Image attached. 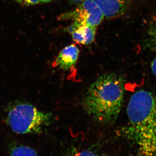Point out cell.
I'll list each match as a JSON object with an SVG mask.
<instances>
[{
    "mask_svg": "<svg viewBox=\"0 0 156 156\" xmlns=\"http://www.w3.org/2000/svg\"><path fill=\"white\" fill-rule=\"evenodd\" d=\"M129 123L122 132L136 146L138 154L156 155V96L140 90L132 95L127 108Z\"/></svg>",
    "mask_w": 156,
    "mask_h": 156,
    "instance_id": "1",
    "label": "cell"
},
{
    "mask_svg": "<svg viewBox=\"0 0 156 156\" xmlns=\"http://www.w3.org/2000/svg\"><path fill=\"white\" fill-rule=\"evenodd\" d=\"M124 89L121 76L115 73L100 76L90 85L85 96L87 113L101 124L114 123L122 108Z\"/></svg>",
    "mask_w": 156,
    "mask_h": 156,
    "instance_id": "2",
    "label": "cell"
},
{
    "mask_svg": "<svg viewBox=\"0 0 156 156\" xmlns=\"http://www.w3.org/2000/svg\"><path fill=\"white\" fill-rule=\"evenodd\" d=\"M51 115L40 111L28 103L17 104L11 107L7 122L12 131L17 134H36L50 119Z\"/></svg>",
    "mask_w": 156,
    "mask_h": 156,
    "instance_id": "3",
    "label": "cell"
},
{
    "mask_svg": "<svg viewBox=\"0 0 156 156\" xmlns=\"http://www.w3.org/2000/svg\"><path fill=\"white\" fill-rule=\"evenodd\" d=\"M104 18L103 13L93 0H85L73 10L61 14L58 19L71 20L80 24L97 27Z\"/></svg>",
    "mask_w": 156,
    "mask_h": 156,
    "instance_id": "4",
    "label": "cell"
},
{
    "mask_svg": "<svg viewBox=\"0 0 156 156\" xmlns=\"http://www.w3.org/2000/svg\"><path fill=\"white\" fill-rule=\"evenodd\" d=\"M105 17L113 19L124 16L131 9L133 0H93Z\"/></svg>",
    "mask_w": 156,
    "mask_h": 156,
    "instance_id": "5",
    "label": "cell"
},
{
    "mask_svg": "<svg viewBox=\"0 0 156 156\" xmlns=\"http://www.w3.org/2000/svg\"><path fill=\"white\" fill-rule=\"evenodd\" d=\"M97 28L95 27L73 22L68 28V31L71 34L73 40L77 43L88 45L94 41Z\"/></svg>",
    "mask_w": 156,
    "mask_h": 156,
    "instance_id": "6",
    "label": "cell"
},
{
    "mask_svg": "<svg viewBox=\"0 0 156 156\" xmlns=\"http://www.w3.org/2000/svg\"><path fill=\"white\" fill-rule=\"evenodd\" d=\"M80 54V50L74 44L63 48L56 57L55 66L64 70H69L75 66Z\"/></svg>",
    "mask_w": 156,
    "mask_h": 156,
    "instance_id": "7",
    "label": "cell"
},
{
    "mask_svg": "<svg viewBox=\"0 0 156 156\" xmlns=\"http://www.w3.org/2000/svg\"><path fill=\"white\" fill-rule=\"evenodd\" d=\"M146 45L150 50L156 51V15L153 18L148 29Z\"/></svg>",
    "mask_w": 156,
    "mask_h": 156,
    "instance_id": "8",
    "label": "cell"
},
{
    "mask_svg": "<svg viewBox=\"0 0 156 156\" xmlns=\"http://www.w3.org/2000/svg\"><path fill=\"white\" fill-rule=\"evenodd\" d=\"M9 154L11 156H36L37 155V152L33 149L19 144L12 146L9 150Z\"/></svg>",
    "mask_w": 156,
    "mask_h": 156,
    "instance_id": "9",
    "label": "cell"
},
{
    "mask_svg": "<svg viewBox=\"0 0 156 156\" xmlns=\"http://www.w3.org/2000/svg\"><path fill=\"white\" fill-rule=\"evenodd\" d=\"M17 3L24 6L34 5L40 3V0H15Z\"/></svg>",
    "mask_w": 156,
    "mask_h": 156,
    "instance_id": "10",
    "label": "cell"
},
{
    "mask_svg": "<svg viewBox=\"0 0 156 156\" xmlns=\"http://www.w3.org/2000/svg\"><path fill=\"white\" fill-rule=\"evenodd\" d=\"M151 69L153 73L156 76V57L151 63Z\"/></svg>",
    "mask_w": 156,
    "mask_h": 156,
    "instance_id": "11",
    "label": "cell"
},
{
    "mask_svg": "<svg viewBox=\"0 0 156 156\" xmlns=\"http://www.w3.org/2000/svg\"><path fill=\"white\" fill-rule=\"evenodd\" d=\"M71 2L73 3H80L84 2L85 0H69Z\"/></svg>",
    "mask_w": 156,
    "mask_h": 156,
    "instance_id": "12",
    "label": "cell"
},
{
    "mask_svg": "<svg viewBox=\"0 0 156 156\" xmlns=\"http://www.w3.org/2000/svg\"><path fill=\"white\" fill-rule=\"evenodd\" d=\"M54 0H40V3H48L52 2Z\"/></svg>",
    "mask_w": 156,
    "mask_h": 156,
    "instance_id": "13",
    "label": "cell"
}]
</instances>
